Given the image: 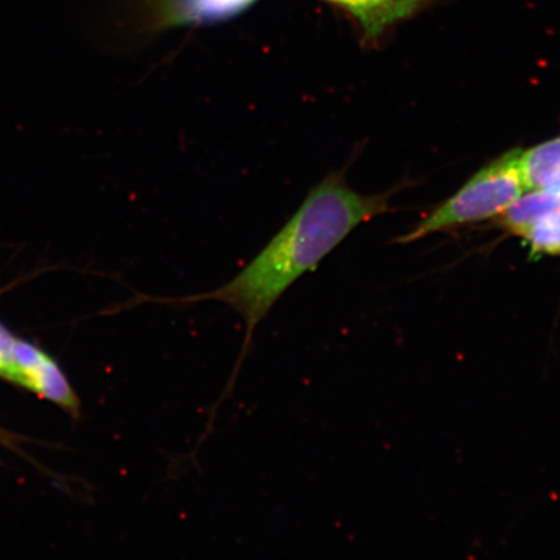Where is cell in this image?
I'll use <instances>...</instances> for the list:
<instances>
[{
  "label": "cell",
  "instance_id": "cell-1",
  "mask_svg": "<svg viewBox=\"0 0 560 560\" xmlns=\"http://www.w3.org/2000/svg\"><path fill=\"white\" fill-rule=\"evenodd\" d=\"M388 209L384 195H361L350 188L342 173H331L306 196L296 213L260 254L235 278L214 291L186 298L138 296L135 304L191 305L220 301L245 322V339L240 361L222 398L233 388L242 363L247 357L256 327L283 293L360 226Z\"/></svg>",
  "mask_w": 560,
  "mask_h": 560
},
{
  "label": "cell",
  "instance_id": "cell-2",
  "mask_svg": "<svg viewBox=\"0 0 560 560\" xmlns=\"http://www.w3.org/2000/svg\"><path fill=\"white\" fill-rule=\"evenodd\" d=\"M521 150L506 152L474 175L460 190L401 237L411 243L440 231L470 225L501 215L527 192L521 170Z\"/></svg>",
  "mask_w": 560,
  "mask_h": 560
},
{
  "label": "cell",
  "instance_id": "cell-3",
  "mask_svg": "<svg viewBox=\"0 0 560 560\" xmlns=\"http://www.w3.org/2000/svg\"><path fill=\"white\" fill-rule=\"evenodd\" d=\"M19 384L61 406L74 417L80 416L81 404L75 392L58 365L39 349L25 341L15 340L13 346Z\"/></svg>",
  "mask_w": 560,
  "mask_h": 560
},
{
  "label": "cell",
  "instance_id": "cell-4",
  "mask_svg": "<svg viewBox=\"0 0 560 560\" xmlns=\"http://www.w3.org/2000/svg\"><path fill=\"white\" fill-rule=\"evenodd\" d=\"M256 0H161V27L217 23L240 15Z\"/></svg>",
  "mask_w": 560,
  "mask_h": 560
},
{
  "label": "cell",
  "instance_id": "cell-5",
  "mask_svg": "<svg viewBox=\"0 0 560 560\" xmlns=\"http://www.w3.org/2000/svg\"><path fill=\"white\" fill-rule=\"evenodd\" d=\"M350 13L365 32L376 39L398 21L408 19L430 0H330Z\"/></svg>",
  "mask_w": 560,
  "mask_h": 560
},
{
  "label": "cell",
  "instance_id": "cell-6",
  "mask_svg": "<svg viewBox=\"0 0 560 560\" xmlns=\"http://www.w3.org/2000/svg\"><path fill=\"white\" fill-rule=\"evenodd\" d=\"M528 191L500 215V225L510 233L523 236L544 215L560 208V196L548 187Z\"/></svg>",
  "mask_w": 560,
  "mask_h": 560
},
{
  "label": "cell",
  "instance_id": "cell-7",
  "mask_svg": "<svg viewBox=\"0 0 560 560\" xmlns=\"http://www.w3.org/2000/svg\"><path fill=\"white\" fill-rule=\"evenodd\" d=\"M521 170L527 191L548 186L560 177V137L522 151Z\"/></svg>",
  "mask_w": 560,
  "mask_h": 560
},
{
  "label": "cell",
  "instance_id": "cell-8",
  "mask_svg": "<svg viewBox=\"0 0 560 560\" xmlns=\"http://www.w3.org/2000/svg\"><path fill=\"white\" fill-rule=\"evenodd\" d=\"M523 237L532 256L560 255V208L544 215Z\"/></svg>",
  "mask_w": 560,
  "mask_h": 560
},
{
  "label": "cell",
  "instance_id": "cell-9",
  "mask_svg": "<svg viewBox=\"0 0 560 560\" xmlns=\"http://www.w3.org/2000/svg\"><path fill=\"white\" fill-rule=\"evenodd\" d=\"M15 338L0 325V376L19 384V371L16 368L13 346Z\"/></svg>",
  "mask_w": 560,
  "mask_h": 560
}]
</instances>
